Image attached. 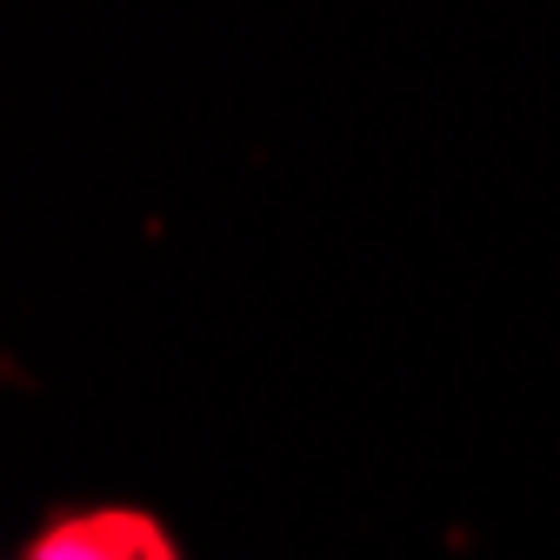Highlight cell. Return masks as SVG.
<instances>
[{
    "mask_svg": "<svg viewBox=\"0 0 560 560\" xmlns=\"http://www.w3.org/2000/svg\"><path fill=\"white\" fill-rule=\"evenodd\" d=\"M27 560H180L161 521L133 514V508H94V514H67L54 521Z\"/></svg>",
    "mask_w": 560,
    "mask_h": 560,
    "instance_id": "obj_1",
    "label": "cell"
}]
</instances>
